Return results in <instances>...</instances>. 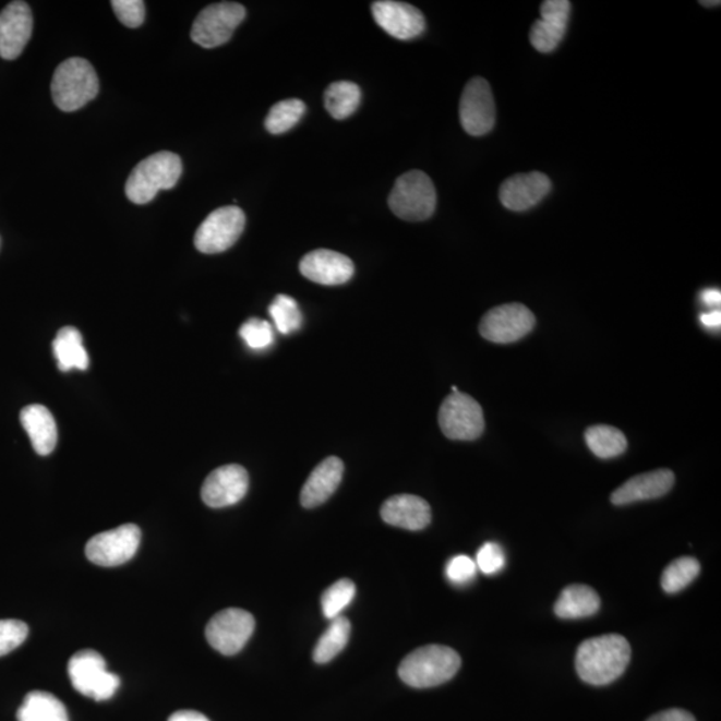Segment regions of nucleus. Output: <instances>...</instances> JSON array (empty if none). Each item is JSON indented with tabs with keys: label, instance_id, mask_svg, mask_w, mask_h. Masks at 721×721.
<instances>
[{
	"label": "nucleus",
	"instance_id": "obj_1",
	"mask_svg": "<svg viewBox=\"0 0 721 721\" xmlns=\"http://www.w3.org/2000/svg\"><path fill=\"white\" fill-rule=\"evenodd\" d=\"M630 661L625 637L604 635L582 641L576 653V670L582 682L608 685L623 675Z\"/></svg>",
	"mask_w": 721,
	"mask_h": 721
},
{
	"label": "nucleus",
	"instance_id": "obj_2",
	"mask_svg": "<svg viewBox=\"0 0 721 721\" xmlns=\"http://www.w3.org/2000/svg\"><path fill=\"white\" fill-rule=\"evenodd\" d=\"M461 666V658L455 649L444 646H426L416 649L399 664V678L409 687L432 688L449 682Z\"/></svg>",
	"mask_w": 721,
	"mask_h": 721
},
{
	"label": "nucleus",
	"instance_id": "obj_3",
	"mask_svg": "<svg viewBox=\"0 0 721 721\" xmlns=\"http://www.w3.org/2000/svg\"><path fill=\"white\" fill-rule=\"evenodd\" d=\"M182 170V160L177 154L170 152L153 154L131 171L124 192L133 204H148L160 190L175 188L180 181Z\"/></svg>",
	"mask_w": 721,
	"mask_h": 721
},
{
	"label": "nucleus",
	"instance_id": "obj_4",
	"mask_svg": "<svg viewBox=\"0 0 721 721\" xmlns=\"http://www.w3.org/2000/svg\"><path fill=\"white\" fill-rule=\"evenodd\" d=\"M99 80L91 62L70 58L58 65L51 82L53 104L65 112L82 109L97 97Z\"/></svg>",
	"mask_w": 721,
	"mask_h": 721
},
{
	"label": "nucleus",
	"instance_id": "obj_5",
	"mask_svg": "<svg viewBox=\"0 0 721 721\" xmlns=\"http://www.w3.org/2000/svg\"><path fill=\"white\" fill-rule=\"evenodd\" d=\"M436 205V188L431 178L420 170L408 171L399 177L389 195L390 211L398 218L412 223L431 218Z\"/></svg>",
	"mask_w": 721,
	"mask_h": 721
},
{
	"label": "nucleus",
	"instance_id": "obj_6",
	"mask_svg": "<svg viewBox=\"0 0 721 721\" xmlns=\"http://www.w3.org/2000/svg\"><path fill=\"white\" fill-rule=\"evenodd\" d=\"M69 676L77 693L95 701H106L116 695L121 678L107 670L103 654L83 649L69 661Z\"/></svg>",
	"mask_w": 721,
	"mask_h": 721
},
{
	"label": "nucleus",
	"instance_id": "obj_7",
	"mask_svg": "<svg viewBox=\"0 0 721 721\" xmlns=\"http://www.w3.org/2000/svg\"><path fill=\"white\" fill-rule=\"evenodd\" d=\"M441 431L446 437L473 441L484 433L485 420L481 405L460 390L452 392L444 399L438 413Z\"/></svg>",
	"mask_w": 721,
	"mask_h": 721
},
{
	"label": "nucleus",
	"instance_id": "obj_8",
	"mask_svg": "<svg viewBox=\"0 0 721 721\" xmlns=\"http://www.w3.org/2000/svg\"><path fill=\"white\" fill-rule=\"evenodd\" d=\"M247 10L240 3L220 2L207 5L196 16L192 28L194 44L216 49L229 41L232 33L245 20Z\"/></svg>",
	"mask_w": 721,
	"mask_h": 721
},
{
	"label": "nucleus",
	"instance_id": "obj_9",
	"mask_svg": "<svg viewBox=\"0 0 721 721\" xmlns=\"http://www.w3.org/2000/svg\"><path fill=\"white\" fill-rule=\"evenodd\" d=\"M245 224V213L240 207H219L196 229L194 245L201 253H224L242 236Z\"/></svg>",
	"mask_w": 721,
	"mask_h": 721
},
{
	"label": "nucleus",
	"instance_id": "obj_10",
	"mask_svg": "<svg viewBox=\"0 0 721 721\" xmlns=\"http://www.w3.org/2000/svg\"><path fill=\"white\" fill-rule=\"evenodd\" d=\"M255 620L252 613L241 608H228L217 613L206 627V639L216 651L232 657L241 652L254 634Z\"/></svg>",
	"mask_w": 721,
	"mask_h": 721
},
{
	"label": "nucleus",
	"instance_id": "obj_11",
	"mask_svg": "<svg viewBox=\"0 0 721 721\" xmlns=\"http://www.w3.org/2000/svg\"><path fill=\"white\" fill-rule=\"evenodd\" d=\"M141 529L134 524H124L116 529L95 534L86 545V556L99 567H118L130 562L139 551Z\"/></svg>",
	"mask_w": 721,
	"mask_h": 721
},
{
	"label": "nucleus",
	"instance_id": "obj_12",
	"mask_svg": "<svg viewBox=\"0 0 721 721\" xmlns=\"http://www.w3.org/2000/svg\"><path fill=\"white\" fill-rule=\"evenodd\" d=\"M536 325L534 314L521 303L493 308L481 320L480 333L488 341L512 344L529 335Z\"/></svg>",
	"mask_w": 721,
	"mask_h": 721
},
{
	"label": "nucleus",
	"instance_id": "obj_13",
	"mask_svg": "<svg viewBox=\"0 0 721 721\" xmlns=\"http://www.w3.org/2000/svg\"><path fill=\"white\" fill-rule=\"evenodd\" d=\"M460 121L465 131L473 136L490 133L496 123V105L490 83L473 77L465 86L460 103Z\"/></svg>",
	"mask_w": 721,
	"mask_h": 721
},
{
	"label": "nucleus",
	"instance_id": "obj_14",
	"mask_svg": "<svg viewBox=\"0 0 721 721\" xmlns=\"http://www.w3.org/2000/svg\"><path fill=\"white\" fill-rule=\"evenodd\" d=\"M249 490V473L241 465H225L213 470L202 485L201 496L211 508L240 503Z\"/></svg>",
	"mask_w": 721,
	"mask_h": 721
},
{
	"label": "nucleus",
	"instance_id": "obj_15",
	"mask_svg": "<svg viewBox=\"0 0 721 721\" xmlns=\"http://www.w3.org/2000/svg\"><path fill=\"white\" fill-rule=\"evenodd\" d=\"M374 21L390 37L409 40L425 32V17L414 5L396 0H380L372 4Z\"/></svg>",
	"mask_w": 721,
	"mask_h": 721
},
{
	"label": "nucleus",
	"instance_id": "obj_16",
	"mask_svg": "<svg viewBox=\"0 0 721 721\" xmlns=\"http://www.w3.org/2000/svg\"><path fill=\"white\" fill-rule=\"evenodd\" d=\"M34 17L26 2H11L0 13V58L14 61L32 38Z\"/></svg>",
	"mask_w": 721,
	"mask_h": 721
},
{
	"label": "nucleus",
	"instance_id": "obj_17",
	"mask_svg": "<svg viewBox=\"0 0 721 721\" xmlns=\"http://www.w3.org/2000/svg\"><path fill=\"white\" fill-rule=\"evenodd\" d=\"M541 17L530 29V44L546 53L557 49L567 33L570 14L568 0H546L541 4Z\"/></svg>",
	"mask_w": 721,
	"mask_h": 721
},
{
	"label": "nucleus",
	"instance_id": "obj_18",
	"mask_svg": "<svg viewBox=\"0 0 721 721\" xmlns=\"http://www.w3.org/2000/svg\"><path fill=\"white\" fill-rule=\"evenodd\" d=\"M303 277L325 286L344 285L355 274L353 261L333 250L320 249L310 252L300 262Z\"/></svg>",
	"mask_w": 721,
	"mask_h": 721
},
{
	"label": "nucleus",
	"instance_id": "obj_19",
	"mask_svg": "<svg viewBox=\"0 0 721 721\" xmlns=\"http://www.w3.org/2000/svg\"><path fill=\"white\" fill-rule=\"evenodd\" d=\"M552 182L542 172L517 175L508 178L500 188V201L512 212H526L539 205L550 194Z\"/></svg>",
	"mask_w": 721,
	"mask_h": 721
},
{
	"label": "nucleus",
	"instance_id": "obj_20",
	"mask_svg": "<svg viewBox=\"0 0 721 721\" xmlns=\"http://www.w3.org/2000/svg\"><path fill=\"white\" fill-rule=\"evenodd\" d=\"M673 484H675V474L672 470H653V472L632 477L612 493L611 502L622 506L663 497L672 490Z\"/></svg>",
	"mask_w": 721,
	"mask_h": 721
},
{
	"label": "nucleus",
	"instance_id": "obj_21",
	"mask_svg": "<svg viewBox=\"0 0 721 721\" xmlns=\"http://www.w3.org/2000/svg\"><path fill=\"white\" fill-rule=\"evenodd\" d=\"M381 517L389 526L407 530L425 529L432 521V509L424 498L398 494L381 506Z\"/></svg>",
	"mask_w": 721,
	"mask_h": 721
},
{
	"label": "nucleus",
	"instance_id": "obj_22",
	"mask_svg": "<svg viewBox=\"0 0 721 721\" xmlns=\"http://www.w3.org/2000/svg\"><path fill=\"white\" fill-rule=\"evenodd\" d=\"M344 469V462L335 456L315 467L301 491L303 508L312 509L326 503L341 484Z\"/></svg>",
	"mask_w": 721,
	"mask_h": 721
},
{
	"label": "nucleus",
	"instance_id": "obj_23",
	"mask_svg": "<svg viewBox=\"0 0 721 721\" xmlns=\"http://www.w3.org/2000/svg\"><path fill=\"white\" fill-rule=\"evenodd\" d=\"M21 424L25 428L33 448L40 456H49L58 443V428L56 419L44 405L34 404L23 408Z\"/></svg>",
	"mask_w": 721,
	"mask_h": 721
},
{
	"label": "nucleus",
	"instance_id": "obj_24",
	"mask_svg": "<svg viewBox=\"0 0 721 721\" xmlns=\"http://www.w3.org/2000/svg\"><path fill=\"white\" fill-rule=\"evenodd\" d=\"M52 351L62 372H70L71 369L86 371L91 365L81 332L74 326H64L58 332L52 343Z\"/></svg>",
	"mask_w": 721,
	"mask_h": 721
},
{
	"label": "nucleus",
	"instance_id": "obj_25",
	"mask_svg": "<svg viewBox=\"0 0 721 721\" xmlns=\"http://www.w3.org/2000/svg\"><path fill=\"white\" fill-rule=\"evenodd\" d=\"M600 610V598L594 589L588 586H569L564 589L554 605V613L560 618H584L596 615Z\"/></svg>",
	"mask_w": 721,
	"mask_h": 721
},
{
	"label": "nucleus",
	"instance_id": "obj_26",
	"mask_svg": "<svg viewBox=\"0 0 721 721\" xmlns=\"http://www.w3.org/2000/svg\"><path fill=\"white\" fill-rule=\"evenodd\" d=\"M17 721H69L68 709L50 693L33 690L17 709Z\"/></svg>",
	"mask_w": 721,
	"mask_h": 721
},
{
	"label": "nucleus",
	"instance_id": "obj_27",
	"mask_svg": "<svg viewBox=\"0 0 721 721\" xmlns=\"http://www.w3.org/2000/svg\"><path fill=\"white\" fill-rule=\"evenodd\" d=\"M351 625L344 616L333 618L325 634L320 637L314 648L313 659L317 664L329 663L344 651L350 639Z\"/></svg>",
	"mask_w": 721,
	"mask_h": 721
},
{
	"label": "nucleus",
	"instance_id": "obj_28",
	"mask_svg": "<svg viewBox=\"0 0 721 721\" xmlns=\"http://www.w3.org/2000/svg\"><path fill=\"white\" fill-rule=\"evenodd\" d=\"M361 97V88L356 83L335 82L325 93V107L333 118L341 121L359 109Z\"/></svg>",
	"mask_w": 721,
	"mask_h": 721
},
{
	"label": "nucleus",
	"instance_id": "obj_29",
	"mask_svg": "<svg viewBox=\"0 0 721 721\" xmlns=\"http://www.w3.org/2000/svg\"><path fill=\"white\" fill-rule=\"evenodd\" d=\"M586 443L594 456L599 458H615L622 456L628 448L624 433L610 425H594L587 429Z\"/></svg>",
	"mask_w": 721,
	"mask_h": 721
},
{
	"label": "nucleus",
	"instance_id": "obj_30",
	"mask_svg": "<svg viewBox=\"0 0 721 721\" xmlns=\"http://www.w3.org/2000/svg\"><path fill=\"white\" fill-rule=\"evenodd\" d=\"M307 106L300 99H286L274 105L265 119L271 134H284L296 127L305 115Z\"/></svg>",
	"mask_w": 721,
	"mask_h": 721
},
{
	"label": "nucleus",
	"instance_id": "obj_31",
	"mask_svg": "<svg viewBox=\"0 0 721 721\" xmlns=\"http://www.w3.org/2000/svg\"><path fill=\"white\" fill-rule=\"evenodd\" d=\"M700 574V563L694 557H681L671 563L661 576V587L666 593H677L687 588Z\"/></svg>",
	"mask_w": 721,
	"mask_h": 721
},
{
	"label": "nucleus",
	"instance_id": "obj_32",
	"mask_svg": "<svg viewBox=\"0 0 721 721\" xmlns=\"http://www.w3.org/2000/svg\"><path fill=\"white\" fill-rule=\"evenodd\" d=\"M269 313L276 324L277 331L283 335L297 332L302 325V313L293 298L279 295L273 301Z\"/></svg>",
	"mask_w": 721,
	"mask_h": 721
},
{
	"label": "nucleus",
	"instance_id": "obj_33",
	"mask_svg": "<svg viewBox=\"0 0 721 721\" xmlns=\"http://www.w3.org/2000/svg\"><path fill=\"white\" fill-rule=\"evenodd\" d=\"M356 596L355 582L349 579H341L333 584L323 594L321 605H323L324 616L333 620L341 616V612L351 604Z\"/></svg>",
	"mask_w": 721,
	"mask_h": 721
},
{
	"label": "nucleus",
	"instance_id": "obj_34",
	"mask_svg": "<svg viewBox=\"0 0 721 721\" xmlns=\"http://www.w3.org/2000/svg\"><path fill=\"white\" fill-rule=\"evenodd\" d=\"M240 336L250 349L264 350L274 343L273 327L267 321L252 319L243 324Z\"/></svg>",
	"mask_w": 721,
	"mask_h": 721
},
{
	"label": "nucleus",
	"instance_id": "obj_35",
	"mask_svg": "<svg viewBox=\"0 0 721 721\" xmlns=\"http://www.w3.org/2000/svg\"><path fill=\"white\" fill-rule=\"evenodd\" d=\"M28 636V627L21 620H0V658L21 647Z\"/></svg>",
	"mask_w": 721,
	"mask_h": 721
},
{
	"label": "nucleus",
	"instance_id": "obj_36",
	"mask_svg": "<svg viewBox=\"0 0 721 721\" xmlns=\"http://www.w3.org/2000/svg\"><path fill=\"white\" fill-rule=\"evenodd\" d=\"M477 568L488 576L497 575L505 567V553L496 542H486L477 552Z\"/></svg>",
	"mask_w": 721,
	"mask_h": 721
},
{
	"label": "nucleus",
	"instance_id": "obj_37",
	"mask_svg": "<svg viewBox=\"0 0 721 721\" xmlns=\"http://www.w3.org/2000/svg\"><path fill=\"white\" fill-rule=\"evenodd\" d=\"M118 20L129 28H136L145 22V3L142 0H115L111 2Z\"/></svg>",
	"mask_w": 721,
	"mask_h": 721
},
{
	"label": "nucleus",
	"instance_id": "obj_38",
	"mask_svg": "<svg viewBox=\"0 0 721 721\" xmlns=\"http://www.w3.org/2000/svg\"><path fill=\"white\" fill-rule=\"evenodd\" d=\"M445 574L455 586H467L476 577L477 565L472 558L465 556V554H458V556L449 560Z\"/></svg>",
	"mask_w": 721,
	"mask_h": 721
},
{
	"label": "nucleus",
	"instance_id": "obj_39",
	"mask_svg": "<svg viewBox=\"0 0 721 721\" xmlns=\"http://www.w3.org/2000/svg\"><path fill=\"white\" fill-rule=\"evenodd\" d=\"M647 721H696L693 714L684 709H666V711L659 712L653 714L652 718H649Z\"/></svg>",
	"mask_w": 721,
	"mask_h": 721
},
{
	"label": "nucleus",
	"instance_id": "obj_40",
	"mask_svg": "<svg viewBox=\"0 0 721 721\" xmlns=\"http://www.w3.org/2000/svg\"><path fill=\"white\" fill-rule=\"evenodd\" d=\"M701 324L707 327V329H719L721 325V313L720 309H714L712 312L705 313L700 315Z\"/></svg>",
	"mask_w": 721,
	"mask_h": 721
},
{
	"label": "nucleus",
	"instance_id": "obj_41",
	"mask_svg": "<svg viewBox=\"0 0 721 721\" xmlns=\"http://www.w3.org/2000/svg\"><path fill=\"white\" fill-rule=\"evenodd\" d=\"M169 721H211L205 714L195 711H178L172 713Z\"/></svg>",
	"mask_w": 721,
	"mask_h": 721
},
{
	"label": "nucleus",
	"instance_id": "obj_42",
	"mask_svg": "<svg viewBox=\"0 0 721 721\" xmlns=\"http://www.w3.org/2000/svg\"><path fill=\"white\" fill-rule=\"evenodd\" d=\"M721 293L719 289H707L701 293V302L708 308H717L720 305Z\"/></svg>",
	"mask_w": 721,
	"mask_h": 721
},
{
	"label": "nucleus",
	"instance_id": "obj_43",
	"mask_svg": "<svg viewBox=\"0 0 721 721\" xmlns=\"http://www.w3.org/2000/svg\"><path fill=\"white\" fill-rule=\"evenodd\" d=\"M701 4H705V5H709V4H713V5H714V4H717V5H719L720 2H701Z\"/></svg>",
	"mask_w": 721,
	"mask_h": 721
}]
</instances>
